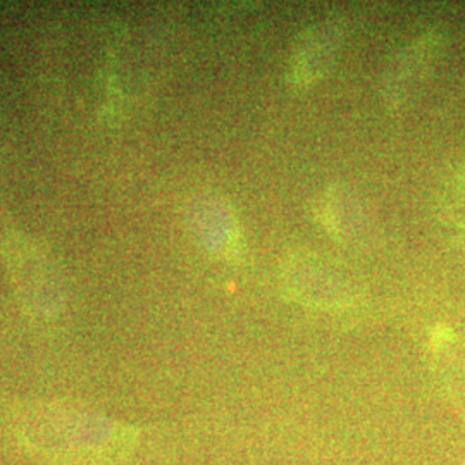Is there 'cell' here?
Masks as SVG:
<instances>
[{"mask_svg":"<svg viewBox=\"0 0 465 465\" xmlns=\"http://www.w3.org/2000/svg\"><path fill=\"white\" fill-rule=\"evenodd\" d=\"M99 420L78 414H44L23 422V434L32 447L55 457L90 459L99 457Z\"/></svg>","mask_w":465,"mask_h":465,"instance_id":"obj_1","label":"cell"}]
</instances>
